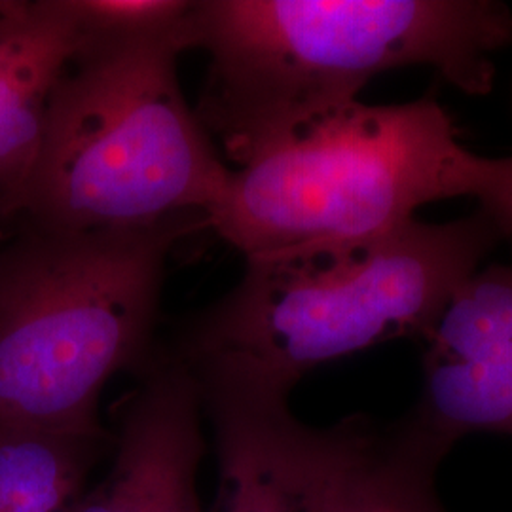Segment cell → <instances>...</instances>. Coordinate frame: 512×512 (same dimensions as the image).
Listing matches in <instances>:
<instances>
[{"label":"cell","instance_id":"obj_8","mask_svg":"<svg viewBox=\"0 0 512 512\" xmlns=\"http://www.w3.org/2000/svg\"><path fill=\"white\" fill-rule=\"evenodd\" d=\"M118 412L114 459L69 512H202L200 385L171 348H156Z\"/></svg>","mask_w":512,"mask_h":512},{"label":"cell","instance_id":"obj_11","mask_svg":"<svg viewBox=\"0 0 512 512\" xmlns=\"http://www.w3.org/2000/svg\"><path fill=\"white\" fill-rule=\"evenodd\" d=\"M110 435L0 425V512H69Z\"/></svg>","mask_w":512,"mask_h":512},{"label":"cell","instance_id":"obj_1","mask_svg":"<svg viewBox=\"0 0 512 512\" xmlns=\"http://www.w3.org/2000/svg\"><path fill=\"white\" fill-rule=\"evenodd\" d=\"M183 35L209 54L194 112L241 167L387 71L431 67L461 92H490L512 12L495 0H192Z\"/></svg>","mask_w":512,"mask_h":512},{"label":"cell","instance_id":"obj_9","mask_svg":"<svg viewBox=\"0 0 512 512\" xmlns=\"http://www.w3.org/2000/svg\"><path fill=\"white\" fill-rule=\"evenodd\" d=\"M439 467L395 431L378 435L365 420L340 421L317 512H450L437 494Z\"/></svg>","mask_w":512,"mask_h":512},{"label":"cell","instance_id":"obj_10","mask_svg":"<svg viewBox=\"0 0 512 512\" xmlns=\"http://www.w3.org/2000/svg\"><path fill=\"white\" fill-rule=\"evenodd\" d=\"M80 31L71 0H46L33 38L0 69V200L35 160L50 93L71 63Z\"/></svg>","mask_w":512,"mask_h":512},{"label":"cell","instance_id":"obj_13","mask_svg":"<svg viewBox=\"0 0 512 512\" xmlns=\"http://www.w3.org/2000/svg\"><path fill=\"white\" fill-rule=\"evenodd\" d=\"M480 211L494 220L501 236H512V156L488 158L486 179L476 196Z\"/></svg>","mask_w":512,"mask_h":512},{"label":"cell","instance_id":"obj_4","mask_svg":"<svg viewBox=\"0 0 512 512\" xmlns=\"http://www.w3.org/2000/svg\"><path fill=\"white\" fill-rule=\"evenodd\" d=\"M196 226L59 232L23 222L0 247V425L109 435L101 393L156 349L165 264Z\"/></svg>","mask_w":512,"mask_h":512},{"label":"cell","instance_id":"obj_6","mask_svg":"<svg viewBox=\"0 0 512 512\" xmlns=\"http://www.w3.org/2000/svg\"><path fill=\"white\" fill-rule=\"evenodd\" d=\"M423 342L420 399L397 437L439 465L465 437L512 439V268L467 279Z\"/></svg>","mask_w":512,"mask_h":512},{"label":"cell","instance_id":"obj_3","mask_svg":"<svg viewBox=\"0 0 512 512\" xmlns=\"http://www.w3.org/2000/svg\"><path fill=\"white\" fill-rule=\"evenodd\" d=\"M501 238L478 209L359 243L249 258L234 289L169 348L247 366L293 391L317 366L395 338L425 340Z\"/></svg>","mask_w":512,"mask_h":512},{"label":"cell","instance_id":"obj_12","mask_svg":"<svg viewBox=\"0 0 512 512\" xmlns=\"http://www.w3.org/2000/svg\"><path fill=\"white\" fill-rule=\"evenodd\" d=\"M192 0H71L80 35L137 37L177 31Z\"/></svg>","mask_w":512,"mask_h":512},{"label":"cell","instance_id":"obj_5","mask_svg":"<svg viewBox=\"0 0 512 512\" xmlns=\"http://www.w3.org/2000/svg\"><path fill=\"white\" fill-rule=\"evenodd\" d=\"M488 158L433 99L351 101L281 133L241 167L207 220L249 258L380 238L429 203L476 198Z\"/></svg>","mask_w":512,"mask_h":512},{"label":"cell","instance_id":"obj_2","mask_svg":"<svg viewBox=\"0 0 512 512\" xmlns=\"http://www.w3.org/2000/svg\"><path fill=\"white\" fill-rule=\"evenodd\" d=\"M183 52V25L137 37L80 35L50 93L35 160L0 200V217L59 232L207 224L232 169L186 103Z\"/></svg>","mask_w":512,"mask_h":512},{"label":"cell","instance_id":"obj_7","mask_svg":"<svg viewBox=\"0 0 512 512\" xmlns=\"http://www.w3.org/2000/svg\"><path fill=\"white\" fill-rule=\"evenodd\" d=\"M219 458L213 512H317L334 429H313L289 408L291 391L226 361L188 363Z\"/></svg>","mask_w":512,"mask_h":512}]
</instances>
